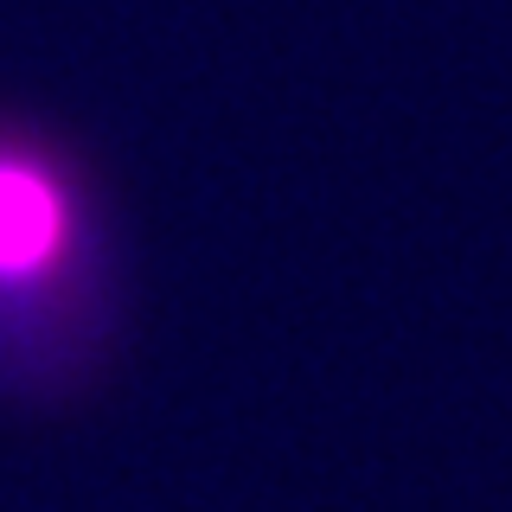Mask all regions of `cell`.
<instances>
[{
	"label": "cell",
	"mask_w": 512,
	"mask_h": 512,
	"mask_svg": "<svg viewBox=\"0 0 512 512\" xmlns=\"http://www.w3.org/2000/svg\"><path fill=\"white\" fill-rule=\"evenodd\" d=\"M122 340V224L64 128L0 109V404L58 410Z\"/></svg>",
	"instance_id": "1"
}]
</instances>
